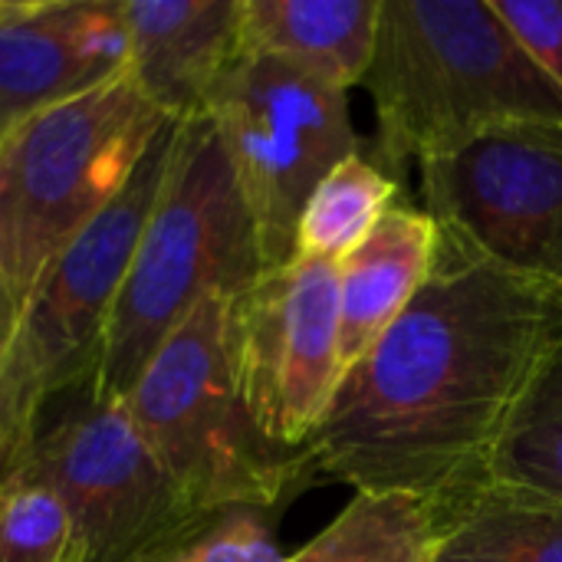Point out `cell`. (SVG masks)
Listing matches in <instances>:
<instances>
[{
	"instance_id": "cell-15",
	"label": "cell",
	"mask_w": 562,
	"mask_h": 562,
	"mask_svg": "<svg viewBox=\"0 0 562 562\" xmlns=\"http://www.w3.org/2000/svg\"><path fill=\"white\" fill-rule=\"evenodd\" d=\"M431 562H562V504L477 484L448 501Z\"/></svg>"
},
{
	"instance_id": "cell-13",
	"label": "cell",
	"mask_w": 562,
	"mask_h": 562,
	"mask_svg": "<svg viewBox=\"0 0 562 562\" xmlns=\"http://www.w3.org/2000/svg\"><path fill=\"white\" fill-rule=\"evenodd\" d=\"M441 227L428 211L395 204L339 263L342 375L395 326L435 270Z\"/></svg>"
},
{
	"instance_id": "cell-17",
	"label": "cell",
	"mask_w": 562,
	"mask_h": 562,
	"mask_svg": "<svg viewBox=\"0 0 562 562\" xmlns=\"http://www.w3.org/2000/svg\"><path fill=\"white\" fill-rule=\"evenodd\" d=\"M398 178L362 151L339 161L310 194L300 227L296 254L303 260L342 263L395 207Z\"/></svg>"
},
{
	"instance_id": "cell-2",
	"label": "cell",
	"mask_w": 562,
	"mask_h": 562,
	"mask_svg": "<svg viewBox=\"0 0 562 562\" xmlns=\"http://www.w3.org/2000/svg\"><path fill=\"white\" fill-rule=\"evenodd\" d=\"M362 89L395 178L504 125H562V92L491 0H382Z\"/></svg>"
},
{
	"instance_id": "cell-21",
	"label": "cell",
	"mask_w": 562,
	"mask_h": 562,
	"mask_svg": "<svg viewBox=\"0 0 562 562\" xmlns=\"http://www.w3.org/2000/svg\"><path fill=\"white\" fill-rule=\"evenodd\" d=\"M530 59L562 92V0H491Z\"/></svg>"
},
{
	"instance_id": "cell-4",
	"label": "cell",
	"mask_w": 562,
	"mask_h": 562,
	"mask_svg": "<svg viewBox=\"0 0 562 562\" xmlns=\"http://www.w3.org/2000/svg\"><path fill=\"white\" fill-rule=\"evenodd\" d=\"M168 122L125 66L0 135V273L20 310L46 267L119 198Z\"/></svg>"
},
{
	"instance_id": "cell-20",
	"label": "cell",
	"mask_w": 562,
	"mask_h": 562,
	"mask_svg": "<svg viewBox=\"0 0 562 562\" xmlns=\"http://www.w3.org/2000/svg\"><path fill=\"white\" fill-rule=\"evenodd\" d=\"M273 533V510L224 507L198 510L135 562H286Z\"/></svg>"
},
{
	"instance_id": "cell-8",
	"label": "cell",
	"mask_w": 562,
	"mask_h": 562,
	"mask_svg": "<svg viewBox=\"0 0 562 562\" xmlns=\"http://www.w3.org/2000/svg\"><path fill=\"white\" fill-rule=\"evenodd\" d=\"M231 349L244 405L280 451L319 431L339 366V263L293 257L231 300Z\"/></svg>"
},
{
	"instance_id": "cell-1",
	"label": "cell",
	"mask_w": 562,
	"mask_h": 562,
	"mask_svg": "<svg viewBox=\"0 0 562 562\" xmlns=\"http://www.w3.org/2000/svg\"><path fill=\"white\" fill-rule=\"evenodd\" d=\"M562 349V286L441 234L412 306L342 375L300 451L306 481L454 501L474 491L524 395Z\"/></svg>"
},
{
	"instance_id": "cell-16",
	"label": "cell",
	"mask_w": 562,
	"mask_h": 562,
	"mask_svg": "<svg viewBox=\"0 0 562 562\" xmlns=\"http://www.w3.org/2000/svg\"><path fill=\"white\" fill-rule=\"evenodd\" d=\"M448 501L415 494H352L342 514L286 562H431Z\"/></svg>"
},
{
	"instance_id": "cell-7",
	"label": "cell",
	"mask_w": 562,
	"mask_h": 562,
	"mask_svg": "<svg viewBox=\"0 0 562 562\" xmlns=\"http://www.w3.org/2000/svg\"><path fill=\"white\" fill-rule=\"evenodd\" d=\"M204 115L231 155L263 270L290 263L310 194L359 151L349 92L277 56L237 53L214 82Z\"/></svg>"
},
{
	"instance_id": "cell-11",
	"label": "cell",
	"mask_w": 562,
	"mask_h": 562,
	"mask_svg": "<svg viewBox=\"0 0 562 562\" xmlns=\"http://www.w3.org/2000/svg\"><path fill=\"white\" fill-rule=\"evenodd\" d=\"M125 66L122 0H0V135Z\"/></svg>"
},
{
	"instance_id": "cell-19",
	"label": "cell",
	"mask_w": 562,
	"mask_h": 562,
	"mask_svg": "<svg viewBox=\"0 0 562 562\" xmlns=\"http://www.w3.org/2000/svg\"><path fill=\"white\" fill-rule=\"evenodd\" d=\"M0 562H89L59 494L23 468L0 477Z\"/></svg>"
},
{
	"instance_id": "cell-6",
	"label": "cell",
	"mask_w": 562,
	"mask_h": 562,
	"mask_svg": "<svg viewBox=\"0 0 562 562\" xmlns=\"http://www.w3.org/2000/svg\"><path fill=\"white\" fill-rule=\"evenodd\" d=\"M178 122H168L119 198L46 267L0 366V464L16 471L56 395L86 392L119 290L155 207ZM0 474V477H3Z\"/></svg>"
},
{
	"instance_id": "cell-5",
	"label": "cell",
	"mask_w": 562,
	"mask_h": 562,
	"mask_svg": "<svg viewBox=\"0 0 562 562\" xmlns=\"http://www.w3.org/2000/svg\"><path fill=\"white\" fill-rule=\"evenodd\" d=\"M231 300L214 293L155 349L122 398L142 441L194 510L280 507L306 491L300 451L254 425L231 349Z\"/></svg>"
},
{
	"instance_id": "cell-18",
	"label": "cell",
	"mask_w": 562,
	"mask_h": 562,
	"mask_svg": "<svg viewBox=\"0 0 562 562\" xmlns=\"http://www.w3.org/2000/svg\"><path fill=\"white\" fill-rule=\"evenodd\" d=\"M481 484L562 504V349L524 395Z\"/></svg>"
},
{
	"instance_id": "cell-23",
	"label": "cell",
	"mask_w": 562,
	"mask_h": 562,
	"mask_svg": "<svg viewBox=\"0 0 562 562\" xmlns=\"http://www.w3.org/2000/svg\"><path fill=\"white\" fill-rule=\"evenodd\" d=\"M0 474H3V468H0Z\"/></svg>"
},
{
	"instance_id": "cell-22",
	"label": "cell",
	"mask_w": 562,
	"mask_h": 562,
	"mask_svg": "<svg viewBox=\"0 0 562 562\" xmlns=\"http://www.w3.org/2000/svg\"><path fill=\"white\" fill-rule=\"evenodd\" d=\"M16 319H20V306L0 273V366L10 352V342H13V333H16Z\"/></svg>"
},
{
	"instance_id": "cell-14",
	"label": "cell",
	"mask_w": 562,
	"mask_h": 562,
	"mask_svg": "<svg viewBox=\"0 0 562 562\" xmlns=\"http://www.w3.org/2000/svg\"><path fill=\"white\" fill-rule=\"evenodd\" d=\"M382 0H240L237 53L293 63L336 89L362 86Z\"/></svg>"
},
{
	"instance_id": "cell-12",
	"label": "cell",
	"mask_w": 562,
	"mask_h": 562,
	"mask_svg": "<svg viewBox=\"0 0 562 562\" xmlns=\"http://www.w3.org/2000/svg\"><path fill=\"white\" fill-rule=\"evenodd\" d=\"M128 72L171 122L201 115L237 56L240 0H122Z\"/></svg>"
},
{
	"instance_id": "cell-3",
	"label": "cell",
	"mask_w": 562,
	"mask_h": 562,
	"mask_svg": "<svg viewBox=\"0 0 562 562\" xmlns=\"http://www.w3.org/2000/svg\"><path fill=\"white\" fill-rule=\"evenodd\" d=\"M263 273L257 231L217 125L201 112L175 128L155 207L105 326L92 398H125L155 349L214 296Z\"/></svg>"
},
{
	"instance_id": "cell-9",
	"label": "cell",
	"mask_w": 562,
	"mask_h": 562,
	"mask_svg": "<svg viewBox=\"0 0 562 562\" xmlns=\"http://www.w3.org/2000/svg\"><path fill=\"white\" fill-rule=\"evenodd\" d=\"M418 168L445 237L562 286V125H504Z\"/></svg>"
},
{
	"instance_id": "cell-10",
	"label": "cell",
	"mask_w": 562,
	"mask_h": 562,
	"mask_svg": "<svg viewBox=\"0 0 562 562\" xmlns=\"http://www.w3.org/2000/svg\"><path fill=\"white\" fill-rule=\"evenodd\" d=\"M20 468L59 494L89 562H135L198 514L142 441L122 398L82 392L79 405L43 422Z\"/></svg>"
}]
</instances>
